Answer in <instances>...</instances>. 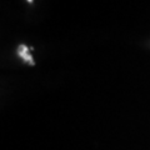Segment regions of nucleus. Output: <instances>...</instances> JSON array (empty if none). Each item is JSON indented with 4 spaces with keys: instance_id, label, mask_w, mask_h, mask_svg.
<instances>
[{
    "instance_id": "1",
    "label": "nucleus",
    "mask_w": 150,
    "mask_h": 150,
    "mask_svg": "<svg viewBox=\"0 0 150 150\" xmlns=\"http://www.w3.org/2000/svg\"><path fill=\"white\" fill-rule=\"evenodd\" d=\"M29 48H28L26 45L21 44L20 46L18 48V55L20 56V58L24 60L25 63H29L30 65H34V59H33V56L29 54Z\"/></svg>"
},
{
    "instance_id": "2",
    "label": "nucleus",
    "mask_w": 150,
    "mask_h": 150,
    "mask_svg": "<svg viewBox=\"0 0 150 150\" xmlns=\"http://www.w3.org/2000/svg\"><path fill=\"white\" fill-rule=\"evenodd\" d=\"M28 1H29V3H31V1H33V0H28Z\"/></svg>"
}]
</instances>
